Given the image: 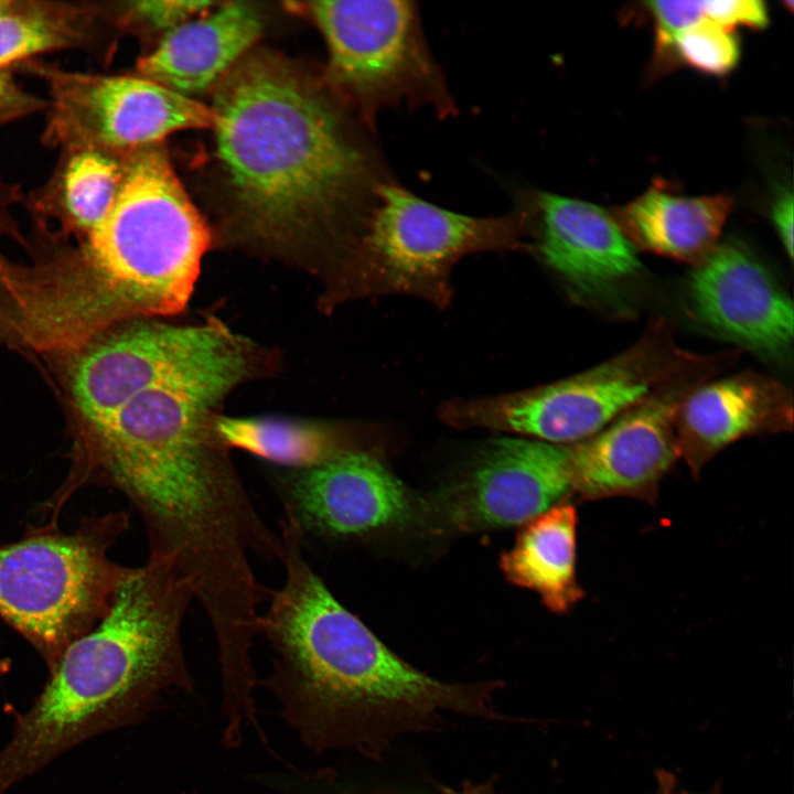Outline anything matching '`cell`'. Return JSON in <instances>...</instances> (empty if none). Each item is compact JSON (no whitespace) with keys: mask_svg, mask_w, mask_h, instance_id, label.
I'll return each instance as SVG.
<instances>
[{"mask_svg":"<svg viewBox=\"0 0 794 794\" xmlns=\"http://www.w3.org/2000/svg\"><path fill=\"white\" fill-rule=\"evenodd\" d=\"M261 356L244 340L136 396L89 434L98 479L133 504L150 556L167 559L189 583L224 650L257 634L268 589L251 557L281 558L279 535L258 513L214 428V409L255 376Z\"/></svg>","mask_w":794,"mask_h":794,"instance_id":"obj_1","label":"cell"},{"mask_svg":"<svg viewBox=\"0 0 794 794\" xmlns=\"http://www.w3.org/2000/svg\"><path fill=\"white\" fill-rule=\"evenodd\" d=\"M211 111L239 234L276 253L328 250L337 262L393 179L344 108L261 54L218 83Z\"/></svg>","mask_w":794,"mask_h":794,"instance_id":"obj_2","label":"cell"},{"mask_svg":"<svg viewBox=\"0 0 794 794\" xmlns=\"http://www.w3.org/2000/svg\"><path fill=\"white\" fill-rule=\"evenodd\" d=\"M279 524L286 576L258 619L275 654L261 684L309 748L377 759L393 738L432 729L443 712L503 720L496 682L449 684L400 658L331 593L296 528Z\"/></svg>","mask_w":794,"mask_h":794,"instance_id":"obj_3","label":"cell"},{"mask_svg":"<svg viewBox=\"0 0 794 794\" xmlns=\"http://www.w3.org/2000/svg\"><path fill=\"white\" fill-rule=\"evenodd\" d=\"M194 594L160 557L132 568L103 618L50 668L0 751V794L85 739L135 723L173 688L192 690L182 623Z\"/></svg>","mask_w":794,"mask_h":794,"instance_id":"obj_4","label":"cell"},{"mask_svg":"<svg viewBox=\"0 0 794 794\" xmlns=\"http://www.w3.org/2000/svg\"><path fill=\"white\" fill-rule=\"evenodd\" d=\"M210 242L164 153L147 147L126 154L105 219L78 248L43 267L54 330L77 346L119 321L180 312Z\"/></svg>","mask_w":794,"mask_h":794,"instance_id":"obj_5","label":"cell"},{"mask_svg":"<svg viewBox=\"0 0 794 794\" xmlns=\"http://www.w3.org/2000/svg\"><path fill=\"white\" fill-rule=\"evenodd\" d=\"M524 212L479 217L428 202L394 178L380 185L354 243L336 265L334 303L380 294H407L442 307L450 273L463 257L526 246Z\"/></svg>","mask_w":794,"mask_h":794,"instance_id":"obj_6","label":"cell"},{"mask_svg":"<svg viewBox=\"0 0 794 794\" xmlns=\"http://www.w3.org/2000/svg\"><path fill=\"white\" fill-rule=\"evenodd\" d=\"M128 522L125 512L109 513L71 534L41 529L0 545V618L50 668L103 618L130 573L108 557Z\"/></svg>","mask_w":794,"mask_h":794,"instance_id":"obj_7","label":"cell"},{"mask_svg":"<svg viewBox=\"0 0 794 794\" xmlns=\"http://www.w3.org/2000/svg\"><path fill=\"white\" fill-rule=\"evenodd\" d=\"M693 354L677 345L670 325L657 319L630 347L589 369L516 393L451 400L440 407V417L461 429L484 428L573 444L648 396Z\"/></svg>","mask_w":794,"mask_h":794,"instance_id":"obj_8","label":"cell"},{"mask_svg":"<svg viewBox=\"0 0 794 794\" xmlns=\"http://www.w3.org/2000/svg\"><path fill=\"white\" fill-rule=\"evenodd\" d=\"M303 6L326 43L329 84L357 107L368 126L388 108L428 107L441 117L454 112L414 1H313Z\"/></svg>","mask_w":794,"mask_h":794,"instance_id":"obj_9","label":"cell"},{"mask_svg":"<svg viewBox=\"0 0 794 794\" xmlns=\"http://www.w3.org/2000/svg\"><path fill=\"white\" fill-rule=\"evenodd\" d=\"M47 83L43 140L52 147L117 155L151 147L172 132L212 126L211 108L143 76L71 72L30 64Z\"/></svg>","mask_w":794,"mask_h":794,"instance_id":"obj_10","label":"cell"},{"mask_svg":"<svg viewBox=\"0 0 794 794\" xmlns=\"http://www.w3.org/2000/svg\"><path fill=\"white\" fill-rule=\"evenodd\" d=\"M267 476L304 547L428 524L425 500L364 449L305 469L275 466Z\"/></svg>","mask_w":794,"mask_h":794,"instance_id":"obj_11","label":"cell"},{"mask_svg":"<svg viewBox=\"0 0 794 794\" xmlns=\"http://www.w3.org/2000/svg\"><path fill=\"white\" fill-rule=\"evenodd\" d=\"M240 340L215 320L195 325L137 320L86 344L72 366L69 388L88 434L136 396L213 361Z\"/></svg>","mask_w":794,"mask_h":794,"instance_id":"obj_12","label":"cell"},{"mask_svg":"<svg viewBox=\"0 0 794 794\" xmlns=\"http://www.w3.org/2000/svg\"><path fill=\"white\" fill-rule=\"evenodd\" d=\"M738 353H694L667 380L602 430L569 444L572 491L587 500L652 495L679 459L675 425L683 400L734 362Z\"/></svg>","mask_w":794,"mask_h":794,"instance_id":"obj_13","label":"cell"},{"mask_svg":"<svg viewBox=\"0 0 794 794\" xmlns=\"http://www.w3.org/2000/svg\"><path fill=\"white\" fill-rule=\"evenodd\" d=\"M570 491L569 444L500 438L461 476L426 498L428 524L457 532L523 525Z\"/></svg>","mask_w":794,"mask_h":794,"instance_id":"obj_14","label":"cell"},{"mask_svg":"<svg viewBox=\"0 0 794 794\" xmlns=\"http://www.w3.org/2000/svg\"><path fill=\"white\" fill-rule=\"evenodd\" d=\"M538 258L578 297L598 301L621 293L643 270L635 247L610 213L545 191L518 195Z\"/></svg>","mask_w":794,"mask_h":794,"instance_id":"obj_15","label":"cell"},{"mask_svg":"<svg viewBox=\"0 0 794 794\" xmlns=\"http://www.w3.org/2000/svg\"><path fill=\"white\" fill-rule=\"evenodd\" d=\"M687 294L697 321L717 335L768 358L791 353L793 302L769 268L741 244L719 242L694 266Z\"/></svg>","mask_w":794,"mask_h":794,"instance_id":"obj_16","label":"cell"},{"mask_svg":"<svg viewBox=\"0 0 794 794\" xmlns=\"http://www.w3.org/2000/svg\"><path fill=\"white\" fill-rule=\"evenodd\" d=\"M792 427V390L765 374L744 371L712 377L685 397L676 417V443L679 458L697 474L729 444Z\"/></svg>","mask_w":794,"mask_h":794,"instance_id":"obj_17","label":"cell"},{"mask_svg":"<svg viewBox=\"0 0 794 794\" xmlns=\"http://www.w3.org/2000/svg\"><path fill=\"white\" fill-rule=\"evenodd\" d=\"M261 29V17L251 4L221 3L163 34L157 47L139 60V73L190 97L219 83Z\"/></svg>","mask_w":794,"mask_h":794,"instance_id":"obj_18","label":"cell"},{"mask_svg":"<svg viewBox=\"0 0 794 794\" xmlns=\"http://www.w3.org/2000/svg\"><path fill=\"white\" fill-rule=\"evenodd\" d=\"M731 207L726 194L685 196L661 183L610 214L635 249L695 266L718 245Z\"/></svg>","mask_w":794,"mask_h":794,"instance_id":"obj_19","label":"cell"},{"mask_svg":"<svg viewBox=\"0 0 794 794\" xmlns=\"http://www.w3.org/2000/svg\"><path fill=\"white\" fill-rule=\"evenodd\" d=\"M577 521L576 507L561 501L523 524L500 559L509 582L535 591L555 613L567 612L583 597L576 578Z\"/></svg>","mask_w":794,"mask_h":794,"instance_id":"obj_20","label":"cell"},{"mask_svg":"<svg viewBox=\"0 0 794 794\" xmlns=\"http://www.w3.org/2000/svg\"><path fill=\"white\" fill-rule=\"evenodd\" d=\"M214 428L227 449L247 451L282 469L315 466L361 449L351 431L325 422L216 416Z\"/></svg>","mask_w":794,"mask_h":794,"instance_id":"obj_21","label":"cell"},{"mask_svg":"<svg viewBox=\"0 0 794 794\" xmlns=\"http://www.w3.org/2000/svg\"><path fill=\"white\" fill-rule=\"evenodd\" d=\"M34 206L57 217L84 239L107 216L124 174V157L94 149H66Z\"/></svg>","mask_w":794,"mask_h":794,"instance_id":"obj_22","label":"cell"},{"mask_svg":"<svg viewBox=\"0 0 794 794\" xmlns=\"http://www.w3.org/2000/svg\"><path fill=\"white\" fill-rule=\"evenodd\" d=\"M97 3L13 1L0 11V71L37 54L88 44Z\"/></svg>","mask_w":794,"mask_h":794,"instance_id":"obj_23","label":"cell"},{"mask_svg":"<svg viewBox=\"0 0 794 794\" xmlns=\"http://www.w3.org/2000/svg\"><path fill=\"white\" fill-rule=\"evenodd\" d=\"M673 58L710 75H725L738 63L740 46L732 30L702 18L682 30L672 45Z\"/></svg>","mask_w":794,"mask_h":794,"instance_id":"obj_24","label":"cell"},{"mask_svg":"<svg viewBox=\"0 0 794 794\" xmlns=\"http://www.w3.org/2000/svg\"><path fill=\"white\" fill-rule=\"evenodd\" d=\"M211 1L150 0L131 1L117 9V21L124 26L164 34L182 23L202 15L213 8Z\"/></svg>","mask_w":794,"mask_h":794,"instance_id":"obj_25","label":"cell"},{"mask_svg":"<svg viewBox=\"0 0 794 794\" xmlns=\"http://www.w3.org/2000/svg\"><path fill=\"white\" fill-rule=\"evenodd\" d=\"M21 193L14 185L0 181V237L17 230L11 206ZM26 298V269L11 265L0 251V333L23 311Z\"/></svg>","mask_w":794,"mask_h":794,"instance_id":"obj_26","label":"cell"},{"mask_svg":"<svg viewBox=\"0 0 794 794\" xmlns=\"http://www.w3.org/2000/svg\"><path fill=\"white\" fill-rule=\"evenodd\" d=\"M656 33V64L669 66L673 58L672 45L675 36L704 17L702 1H648Z\"/></svg>","mask_w":794,"mask_h":794,"instance_id":"obj_27","label":"cell"},{"mask_svg":"<svg viewBox=\"0 0 794 794\" xmlns=\"http://www.w3.org/2000/svg\"><path fill=\"white\" fill-rule=\"evenodd\" d=\"M704 17L728 29L738 25L764 28L769 22L766 6L759 0L702 1Z\"/></svg>","mask_w":794,"mask_h":794,"instance_id":"obj_28","label":"cell"},{"mask_svg":"<svg viewBox=\"0 0 794 794\" xmlns=\"http://www.w3.org/2000/svg\"><path fill=\"white\" fill-rule=\"evenodd\" d=\"M286 785H292L290 791L296 794H407L393 790H357L333 780L330 781L326 773L290 777Z\"/></svg>","mask_w":794,"mask_h":794,"instance_id":"obj_29","label":"cell"},{"mask_svg":"<svg viewBox=\"0 0 794 794\" xmlns=\"http://www.w3.org/2000/svg\"><path fill=\"white\" fill-rule=\"evenodd\" d=\"M793 206L792 192L783 190L771 208V219L790 259L793 257Z\"/></svg>","mask_w":794,"mask_h":794,"instance_id":"obj_30","label":"cell"},{"mask_svg":"<svg viewBox=\"0 0 794 794\" xmlns=\"http://www.w3.org/2000/svg\"><path fill=\"white\" fill-rule=\"evenodd\" d=\"M437 787L442 794H494L491 783L465 782L459 790L444 785H437Z\"/></svg>","mask_w":794,"mask_h":794,"instance_id":"obj_31","label":"cell"},{"mask_svg":"<svg viewBox=\"0 0 794 794\" xmlns=\"http://www.w3.org/2000/svg\"><path fill=\"white\" fill-rule=\"evenodd\" d=\"M657 791L656 794H677L676 777L670 772L659 770L656 772Z\"/></svg>","mask_w":794,"mask_h":794,"instance_id":"obj_32","label":"cell"},{"mask_svg":"<svg viewBox=\"0 0 794 794\" xmlns=\"http://www.w3.org/2000/svg\"><path fill=\"white\" fill-rule=\"evenodd\" d=\"M10 0H0V11H2L9 4Z\"/></svg>","mask_w":794,"mask_h":794,"instance_id":"obj_33","label":"cell"},{"mask_svg":"<svg viewBox=\"0 0 794 794\" xmlns=\"http://www.w3.org/2000/svg\"><path fill=\"white\" fill-rule=\"evenodd\" d=\"M677 794H679V792H677ZM680 794H691V793L682 792Z\"/></svg>","mask_w":794,"mask_h":794,"instance_id":"obj_34","label":"cell"}]
</instances>
